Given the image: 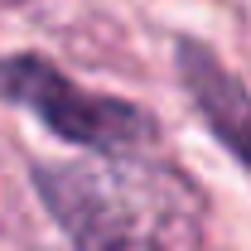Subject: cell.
I'll use <instances>...</instances> for the list:
<instances>
[{
  "label": "cell",
  "mask_w": 251,
  "mask_h": 251,
  "mask_svg": "<svg viewBox=\"0 0 251 251\" xmlns=\"http://www.w3.org/2000/svg\"><path fill=\"white\" fill-rule=\"evenodd\" d=\"M0 97L34 111L53 135L87 145L97 155H130V150H145L155 140V121L140 106H130L121 97L82 92L53 63L34 58V53L0 58Z\"/></svg>",
  "instance_id": "obj_2"
},
{
  "label": "cell",
  "mask_w": 251,
  "mask_h": 251,
  "mask_svg": "<svg viewBox=\"0 0 251 251\" xmlns=\"http://www.w3.org/2000/svg\"><path fill=\"white\" fill-rule=\"evenodd\" d=\"M179 77L193 92L203 121L213 126V135L251 169V92L203 44H179Z\"/></svg>",
  "instance_id": "obj_3"
},
{
  "label": "cell",
  "mask_w": 251,
  "mask_h": 251,
  "mask_svg": "<svg viewBox=\"0 0 251 251\" xmlns=\"http://www.w3.org/2000/svg\"><path fill=\"white\" fill-rule=\"evenodd\" d=\"M34 179L77 251H203L193 179L145 150L39 164Z\"/></svg>",
  "instance_id": "obj_1"
}]
</instances>
